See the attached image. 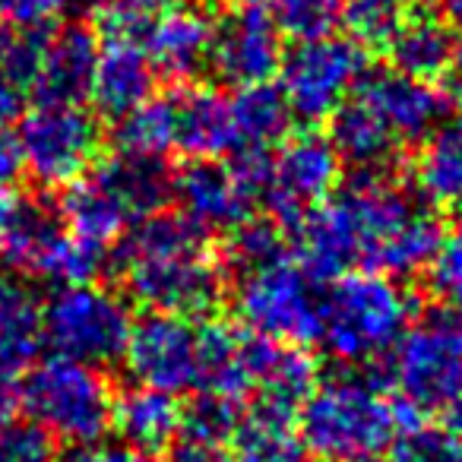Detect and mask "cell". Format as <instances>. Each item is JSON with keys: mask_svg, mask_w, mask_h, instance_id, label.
Listing matches in <instances>:
<instances>
[{"mask_svg": "<svg viewBox=\"0 0 462 462\" xmlns=\"http://www.w3.org/2000/svg\"><path fill=\"white\" fill-rule=\"evenodd\" d=\"M124 367L136 386L180 396L197 386L199 327L171 314H146L134 320L124 348Z\"/></svg>", "mask_w": 462, "mask_h": 462, "instance_id": "obj_12", "label": "cell"}, {"mask_svg": "<svg viewBox=\"0 0 462 462\" xmlns=\"http://www.w3.org/2000/svg\"><path fill=\"white\" fill-rule=\"evenodd\" d=\"M58 212L77 238L89 241L96 247H105V251L115 241H121L136 225L134 216L127 212V206L121 203V197L105 184L96 168H89L83 178H77L73 184L64 187Z\"/></svg>", "mask_w": 462, "mask_h": 462, "instance_id": "obj_23", "label": "cell"}, {"mask_svg": "<svg viewBox=\"0 0 462 462\" xmlns=\"http://www.w3.org/2000/svg\"><path fill=\"white\" fill-rule=\"evenodd\" d=\"M327 136L333 143L339 162L352 165L355 171H386V165L396 159L399 146H402L396 140V134L380 121V115L358 92H352L329 115Z\"/></svg>", "mask_w": 462, "mask_h": 462, "instance_id": "obj_24", "label": "cell"}, {"mask_svg": "<svg viewBox=\"0 0 462 462\" xmlns=\"http://www.w3.org/2000/svg\"><path fill=\"white\" fill-rule=\"evenodd\" d=\"M285 257H289L285 254V235L270 218H245L228 231V241H225V266H231L238 276Z\"/></svg>", "mask_w": 462, "mask_h": 462, "instance_id": "obj_35", "label": "cell"}, {"mask_svg": "<svg viewBox=\"0 0 462 462\" xmlns=\"http://www.w3.org/2000/svg\"><path fill=\"white\" fill-rule=\"evenodd\" d=\"M0 254L23 276L51 285L96 282L108 266V251L77 238L60 212L42 199H14L7 206V225Z\"/></svg>", "mask_w": 462, "mask_h": 462, "instance_id": "obj_6", "label": "cell"}, {"mask_svg": "<svg viewBox=\"0 0 462 462\" xmlns=\"http://www.w3.org/2000/svg\"><path fill=\"white\" fill-rule=\"evenodd\" d=\"M453 70H456V77H459V83H462V45H456V60H453Z\"/></svg>", "mask_w": 462, "mask_h": 462, "instance_id": "obj_52", "label": "cell"}, {"mask_svg": "<svg viewBox=\"0 0 462 462\" xmlns=\"http://www.w3.org/2000/svg\"><path fill=\"white\" fill-rule=\"evenodd\" d=\"M42 39V29L0 26V127L23 117L32 98Z\"/></svg>", "mask_w": 462, "mask_h": 462, "instance_id": "obj_33", "label": "cell"}, {"mask_svg": "<svg viewBox=\"0 0 462 462\" xmlns=\"http://www.w3.org/2000/svg\"><path fill=\"white\" fill-rule=\"evenodd\" d=\"M411 178L421 197L434 206L462 203V115L443 117L421 140L411 165Z\"/></svg>", "mask_w": 462, "mask_h": 462, "instance_id": "obj_28", "label": "cell"}, {"mask_svg": "<svg viewBox=\"0 0 462 462\" xmlns=\"http://www.w3.org/2000/svg\"><path fill=\"white\" fill-rule=\"evenodd\" d=\"M257 193L241 180L231 162L190 159L171 178V203H178V216L197 225L203 235L225 231L251 218Z\"/></svg>", "mask_w": 462, "mask_h": 462, "instance_id": "obj_15", "label": "cell"}, {"mask_svg": "<svg viewBox=\"0 0 462 462\" xmlns=\"http://www.w3.org/2000/svg\"><path fill=\"white\" fill-rule=\"evenodd\" d=\"M51 462H89V459H83V456H73V459H51Z\"/></svg>", "mask_w": 462, "mask_h": 462, "instance_id": "obj_53", "label": "cell"}, {"mask_svg": "<svg viewBox=\"0 0 462 462\" xmlns=\"http://www.w3.org/2000/svg\"><path fill=\"white\" fill-rule=\"evenodd\" d=\"M212 16L203 0H168V7L149 29L143 51L152 60L155 73L187 79L199 73L209 58Z\"/></svg>", "mask_w": 462, "mask_h": 462, "instance_id": "obj_20", "label": "cell"}, {"mask_svg": "<svg viewBox=\"0 0 462 462\" xmlns=\"http://www.w3.org/2000/svg\"><path fill=\"white\" fill-rule=\"evenodd\" d=\"M20 409L51 440L92 447L111 430L115 393L98 367L51 355L29 365L20 383Z\"/></svg>", "mask_w": 462, "mask_h": 462, "instance_id": "obj_5", "label": "cell"}, {"mask_svg": "<svg viewBox=\"0 0 462 462\" xmlns=\"http://www.w3.org/2000/svg\"><path fill=\"white\" fill-rule=\"evenodd\" d=\"M390 67L418 79H430L453 70L456 39L453 29L437 14H409L399 16L390 39L383 42Z\"/></svg>", "mask_w": 462, "mask_h": 462, "instance_id": "obj_25", "label": "cell"}, {"mask_svg": "<svg viewBox=\"0 0 462 462\" xmlns=\"http://www.w3.org/2000/svg\"><path fill=\"white\" fill-rule=\"evenodd\" d=\"M247 374H251V393L257 396L254 405L295 418L320 380L317 361L301 346L263 339L251 329H247Z\"/></svg>", "mask_w": 462, "mask_h": 462, "instance_id": "obj_18", "label": "cell"}, {"mask_svg": "<svg viewBox=\"0 0 462 462\" xmlns=\"http://www.w3.org/2000/svg\"><path fill=\"white\" fill-rule=\"evenodd\" d=\"M23 162H20V149H16V140L0 127V197H7L14 190V184L20 180Z\"/></svg>", "mask_w": 462, "mask_h": 462, "instance_id": "obj_45", "label": "cell"}, {"mask_svg": "<svg viewBox=\"0 0 462 462\" xmlns=\"http://www.w3.org/2000/svg\"><path fill=\"white\" fill-rule=\"evenodd\" d=\"M16 409H20V386H16L14 374L0 367V428L14 421Z\"/></svg>", "mask_w": 462, "mask_h": 462, "instance_id": "obj_46", "label": "cell"}, {"mask_svg": "<svg viewBox=\"0 0 462 462\" xmlns=\"http://www.w3.org/2000/svg\"><path fill=\"white\" fill-rule=\"evenodd\" d=\"M411 301L386 273H342L320 298V336L342 365H371L409 329Z\"/></svg>", "mask_w": 462, "mask_h": 462, "instance_id": "obj_4", "label": "cell"}, {"mask_svg": "<svg viewBox=\"0 0 462 462\" xmlns=\"http://www.w3.org/2000/svg\"><path fill=\"white\" fill-rule=\"evenodd\" d=\"M393 462H462V437L447 424L428 428V424H405L390 443Z\"/></svg>", "mask_w": 462, "mask_h": 462, "instance_id": "obj_39", "label": "cell"}, {"mask_svg": "<svg viewBox=\"0 0 462 462\" xmlns=\"http://www.w3.org/2000/svg\"><path fill=\"white\" fill-rule=\"evenodd\" d=\"M443 20L453 23V26H462V0H440Z\"/></svg>", "mask_w": 462, "mask_h": 462, "instance_id": "obj_49", "label": "cell"}, {"mask_svg": "<svg viewBox=\"0 0 462 462\" xmlns=\"http://www.w3.org/2000/svg\"><path fill=\"white\" fill-rule=\"evenodd\" d=\"M180 405L178 396L149 386H130L115 396L111 428L124 440V447L140 453H162L180 437Z\"/></svg>", "mask_w": 462, "mask_h": 462, "instance_id": "obj_26", "label": "cell"}, {"mask_svg": "<svg viewBox=\"0 0 462 462\" xmlns=\"http://www.w3.org/2000/svg\"><path fill=\"white\" fill-rule=\"evenodd\" d=\"M361 98L396 134L399 143H418L447 117V96L430 79H418L399 70H367L355 86Z\"/></svg>", "mask_w": 462, "mask_h": 462, "instance_id": "obj_16", "label": "cell"}, {"mask_svg": "<svg viewBox=\"0 0 462 462\" xmlns=\"http://www.w3.org/2000/svg\"><path fill=\"white\" fill-rule=\"evenodd\" d=\"M428 285L440 304L462 308V218L440 235V245L428 263Z\"/></svg>", "mask_w": 462, "mask_h": 462, "instance_id": "obj_40", "label": "cell"}, {"mask_svg": "<svg viewBox=\"0 0 462 462\" xmlns=\"http://www.w3.org/2000/svg\"><path fill=\"white\" fill-rule=\"evenodd\" d=\"M42 301L32 285L16 273H0V367L10 374L26 371L39 355Z\"/></svg>", "mask_w": 462, "mask_h": 462, "instance_id": "obj_27", "label": "cell"}, {"mask_svg": "<svg viewBox=\"0 0 462 462\" xmlns=\"http://www.w3.org/2000/svg\"><path fill=\"white\" fill-rule=\"evenodd\" d=\"M70 0H0V26L45 29L67 10Z\"/></svg>", "mask_w": 462, "mask_h": 462, "instance_id": "obj_43", "label": "cell"}, {"mask_svg": "<svg viewBox=\"0 0 462 462\" xmlns=\"http://www.w3.org/2000/svg\"><path fill=\"white\" fill-rule=\"evenodd\" d=\"M165 7L168 0H102L96 14V26L105 42L143 45Z\"/></svg>", "mask_w": 462, "mask_h": 462, "instance_id": "obj_37", "label": "cell"}, {"mask_svg": "<svg viewBox=\"0 0 462 462\" xmlns=\"http://www.w3.org/2000/svg\"><path fill=\"white\" fill-rule=\"evenodd\" d=\"M390 7H396V10H411V7H418L421 0H386Z\"/></svg>", "mask_w": 462, "mask_h": 462, "instance_id": "obj_51", "label": "cell"}, {"mask_svg": "<svg viewBox=\"0 0 462 462\" xmlns=\"http://www.w3.org/2000/svg\"><path fill=\"white\" fill-rule=\"evenodd\" d=\"M231 117H235V149H273L285 140L291 127V111L285 105L279 86L257 83L235 89L231 96Z\"/></svg>", "mask_w": 462, "mask_h": 462, "instance_id": "obj_32", "label": "cell"}, {"mask_svg": "<svg viewBox=\"0 0 462 462\" xmlns=\"http://www.w3.org/2000/svg\"><path fill=\"white\" fill-rule=\"evenodd\" d=\"M121 263L127 291L149 314L199 320L222 301V263L206 247V235L184 216L155 212L124 235Z\"/></svg>", "mask_w": 462, "mask_h": 462, "instance_id": "obj_1", "label": "cell"}, {"mask_svg": "<svg viewBox=\"0 0 462 462\" xmlns=\"http://www.w3.org/2000/svg\"><path fill=\"white\" fill-rule=\"evenodd\" d=\"M134 317L117 291L96 282L60 285L42 304V333L54 355L108 367L124 358Z\"/></svg>", "mask_w": 462, "mask_h": 462, "instance_id": "obj_7", "label": "cell"}, {"mask_svg": "<svg viewBox=\"0 0 462 462\" xmlns=\"http://www.w3.org/2000/svg\"><path fill=\"white\" fill-rule=\"evenodd\" d=\"M197 386L203 393L238 399V402L251 393V374H247V329H235L218 320L199 327Z\"/></svg>", "mask_w": 462, "mask_h": 462, "instance_id": "obj_30", "label": "cell"}, {"mask_svg": "<svg viewBox=\"0 0 462 462\" xmlns=\"http://www.w3.org/2000/svg\"><path fill=\"white\" fill-rule=\"evenodd\" d=\"M7 206H10V193L0 197V238H4V225H7Z\"/></svg>", "mask_w": 462, "mask_h": 462, "instance_id": "obj_50", "label": "cell"}, {"mask_svg": "<svg viewBox=\"0 0 462 462\" xmlns=\"http://www.w3.org/2000/svg\"><path fill=\"white\" fill-rule=\"evenodd\" d=\"M98 42L86 26H60L42 39L32 98L39 105H83L89 98Z\"/></svg>", "mask_w": 462, "mask_h": 462, "instance_id": "obj_19", "label": "cell"}, {"mask_svg": "<svg viewBox=\"0 0 462 462\" xmlns=\"http://www.w3.org/2000/svg\"><path fill=\"white\" fill-rule=\"evenodd\" d=\"M54 440L39 428V424L10 421L0 428V462H51Z\"/></svg>", "mask_w": 462, "mask_h": 462, "instance_id": "obj_42", "label": "cell"}, {"mask_svg": "<svg viewBox=\"0 0 462 462\" xmlns=\"http://www.w3.org/2000/svg\"><path fill=\"white\" fill-rule=\"evenodd\" d=\"M443 424H447L449 430H456V434L462 437V393L453 399V402H447L443 405Z\"/></svg>", "mask_w": 462, "mask_h": 462, "instance_id": "obj_48", "label": "cell"}, {"mask_svg": "<svg viewBox=\"0 0 462 462\" xmlns=\"http://www.w3.org/2000/svg\"><path fill=\"white\" fill-rule=\"evenodd\" d=\"M115 146L127 155L165 159L174 149V92L149 96L115 124Z\"/></svg>", "mask_w": 462, "mask_h": 462, "instance_id": "obj_34", "label": "cell"}, {"mask_svg": "<svg viewBox=\"0 0 462 462\" xmlns=\"http://www.w3.org/2000/svg\"><path fill=\"white\" fill-rule=\"evenodd\" d=\"M231 459L235 462H310V449L298 430L295 415L254 405L241 415L231 434Z\"/></svg>", "mask_w": 462, "mask_h": 462, "instance_id": "obj_29", "label": "cell"}, {"mask_svg": "<svg viewBox=\"0 0 462 462\" xmlns=\"http://www.w3.org/2000/svg\"><path fill=\"white\" fill-rule=\"evenodd\" d=\"M83 4H96V7H98V4H102V0H83Z\"/></svg>", "mask_w": 462, "mask_h": 462, "instance_id": "obj_55", "label": "cell"}, {"mask_svg": "<svg viewBox=\"0 0 462 462\" xmlns=\"http://www.w3.org/2000/svg\"><path fill=\"white\" fill-rule=\"evenodd\" d=\"M155 92V67L140 45L105 42L92 70L89 98L108 117H121Z\"/></svg>", "mask_w": 462, "mask_h": 462, "instance_id": "obj_22", "label": "cell"}, {"mask_svg": "<svg viewBox=\"0 0 462 462\" xmlns=\"http://www.w3.org/2000/svg\"><path fill=\"white\" fill-rule=\"evenodd\" d=\"M92 462H159L152 453H140V449H130V447H111L105 453H98V459Z\"/></svg>", "mask_w": 462, "mask_h": 462, "instance_id": "obj_47", "label": "cell"}, {"mask_svg": "<svg viewBox=\"0 0 462 462\" xmlns=\"http://www.w3.org/2000/svg\"><path fill=\"white\" fill-rule=\"evenodd\" d=\"M367 73V51L348 35L298 39L279 60V92L291 117L304 124L329 121Z\"/></svg>", "mask_w": 462, "mask_h": 462, "instance_id": "obj_9", "label": "cell"}, {"mask_svg": "<svg viewBox=\"0 0 462 462\" xmlns=\"http://www.w3.org/2000/svg\"><path fill=\"white\" fill-rule=\"evenodd\" d=\"M235 146L231 96L212 86L174 92V149L190 159H222Z\"/></svg>", "mask_w": 462, "mask_h": 462, "instance_id": "obj_21", "label": "cell"}, {"mask_svg": "<svg viewBox=\"0 0 462 462\" xmlns=\"http://www.w3.org/2000/svg\"><path fill=\"white\" fill-rule=\"evenodd\" d=\"M320 298L314 279L289 257L241 273L235 308L254 336L289 346H308L320 336Z\"/></svg>", "mask_w": 462, "mask_h": 462, "instance_id": "obj_10", "label": "cell"}, {"mask_svg": "<svg viewBox=\"0 0 462 462\" xmlns=\"http://www.w3.org/2000/svg\"><path fill=\"white\" fill-rule=\"evenodd\" d=\"M418 418L405 399H390L374 374H339L317 380L298 411V430L310 456L327 462L365 459L386 449Z\"/></svg>", "mask_w": 462, "mask_h": 462, "instance_id": "obj_2", "label": "cell"}, {"mask_svg": "<svg viewBox=\"0 0 462 462\" xmlns=\"http://www.w3.org/2000/svg\"><path fill=\"white\" fill-rule=\"evenodd\" d=\"M14 140L42 187H67L98 162L102 127L83 105H39L20 117Z\"/></svg>", "mask_w": 462, "mask_h": 462, "instance_id": "obj_11", "label": "cell"}, {"mask_svg": "<svg viewBox=\"0 0 462 462\" xmlns=\"http://www.w3.org/2000/svg\"><path fill=\"white\" fill-rule=\"evenodd\" d=\"M279 60H282V42L276 23L251 0L212 23L206 67L216 73L218 83L231 89L270 83L279 73Z\"/></svg>", "mask_w": 462, "mask_h": 462, "instance_id": "obj_14", "label": "cell"}, {"mask_svg": "<svg viewBox=\"0 0 462 462\" xmlns=\"http://www.w3.org/2000/svg\"><path fill=\"white\" fill-rule=\"evenodd\" d=\"M346 462H380V459H374V456H365V459H346Z\"/></svg>", "mask_w": 462, "mask_h": 462, "instance_id": "obj_54", "label": "cell"}, {"mask_svg": "<svg viewBox=\"0 0 462 462\" xmlns=\"http://www.w3.org/2000/svg\"><path fill=\"white\" fill-rule=\"evenodd\" d=\"M339 16L348 29V39L358 45H383L402 10L390 7L386 0H342Z\"/></svg>", "mask_w": 462, "mask_h": 462, "instance_id": "obj_41", "label": "cell"}, {"mask_svg": "<svg viewBox=\"0 0 462 462\" xmlns=\"http://www.w3.org/2000/svg\"><path fill=\"white\" fill-rule=\"evenodd\" d=\"M276 23L279 32H289L295 39H317L333 32L339 20L342 0H251Z\"/></svg>", "mask_w": 462, "mask_h": 462, "instance_id": "obj_36", "label": "cell"}, {"mask_svg": "<svg viewBox=\"0 0 462 462\" xmlns=\"http://www.w3.org/2000/svg\"><path fill=\"white\" fill-rule=\"evenodd\" d=\"M339 197L358 231L365 270L386 276H411L428 270L443 231L434 212L418 206L405 187L383 171H355Z\"/></svg>", "mask_w": 462, "mask_h": 462, "instance_id": "obj_3", "label": "cell"}, {"mask_svg": "<svg viewBox=\"0 0 462 462\" xmlns=\"http://www.w3.org/2000/svg\"><path fill=\"white\" fill-rule=\"evenodd\" d=\"M111 190L121 197L134 222L162 212V206L171 199V171L165 159H149V155H127L117 152L102 165H92Z\"/></svg>", "mask_w": 462, "mask_h": 462, "instance_id": "obj_31", "label": "cell"}, {"mask_svg": "<svg viewBox=\"0 0 462 462\" xmlns=\"http://www.w3.org/2000/svg\"><path fill=\"white\" fill-rule=\"evenodd\" d=\"M342 162L336 155L329 136L304 130L279 146V152L270 155L266 168L263 193L270 209L279 218H298L301 212L314 209L327 197H333L339 184Z\"/></svg>", "mask_w": 462, "mask_h": 462, "instance_id": "obj_13", "label": "cell"}, {"mask_svg": "<svg viewBox=\"0 0 462 462\" xmlns=\"http://www.w3.org/2000/svg\"><path fill=\"white\" fill-rule=\"evenodd\" d=\"M241 402L228 396H216V393H199L184 411H180V430L184 437L206 443H225L231 440L235 428L241 421Z\"/></svg>", "mask_w": 462, "mask_h": 462, "instance_id": "obj_38", "label": "cell"}, {"mask_svg": "<svg viewBox=\"0 0 462 462\" xmlns=\"http://www.w3.org/2000/svg\"><path fill=\"white\" fill-rule=\"evenodd\" d=\"M291 225H295L291 241H295L298 266L314 282H333L352 266H361L358 231L339 193L291 218Z\"/></svg>", "mask_w": 462, "mask_h": 462, "instance_id": "obj_17", "label": "cell"}, {"mask_svg": "<svg viewBox=\"0 0 462 462\" xmlns=\"http://www.w3.org/2000/svg\"><path fill=\"white\" fill-rule=\"evenodd\" d=\"M393 380L415 411H440L462 393V308H437L393 346Z\"/></svg>", "mask_w": 462, "mask_h": 462, "instance_id": "obj_8", "label": "cell"}, {"mask_svg": "<svg viewBox=\"0 0 462 462\" xmlns=\"http://www.w3.org/2000/svg\"><path fill=\"white\" fill-rule=\"evenodd\" d=\"M168 449H171L168 462H235L228 449H225V443H206V440H193V437L174 440Z\"/></svg>", "mask_w": 462, "mask_h": 462, "instance_id": "obj_44", "label": "cell"}]
</instances>
